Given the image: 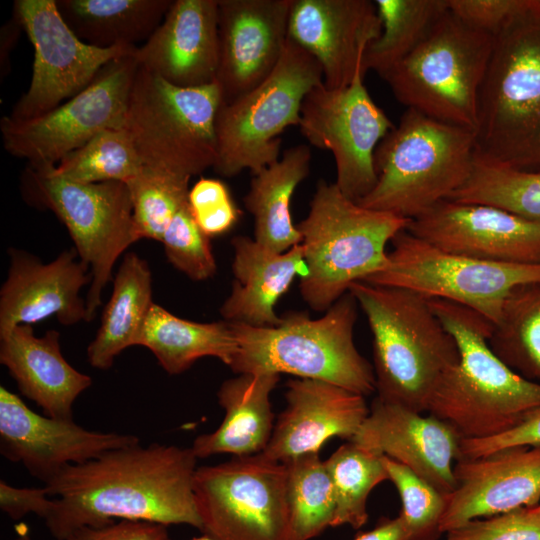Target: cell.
Returning a JSON list of instances; mask_svg holds the SVG:
<instances>
[{
	"label": "cell",
	"instance_id": "obj_1",
	"mask_svg": "<svg viewBox=\"0 0 540 540\" xmlns=\"http://www.w3.org/2000/svg\"><path fill=\"white\" fill-rule=\"evenodd\" d=\"M197 457L191 447L140 443L65 467L44 484L53 507L44 519L57 540L84 526L115 520L201 529L194 495Z\"/></svg>",
	"mask_w": 540,
	"mask_h": 540
},
{
	"label": "cell",
	"instance_id": "obj_2",
	"mask_svg": "<svg viewBox=\"0 0 540 540\" xmlns=\"http://www.w3.org/2000/svg\"><path fill=\"white\" fill-rule=\"evenodd\" d=\"M429 302L459 350L458 362L432 395L429 414L453 426L462 439H485L511 430L540 408V384L520 376L491 349L488 319L454 302Z\"/></svg>",
	"mask_w": 540,
	"mask_h": 540
},
{
	"label": "cell",
	"instance_id": "obj_3",
	"mask_svg": "<svg viewBox=\"0 0 540 540\" xmlns=\"http://www.w3.org/2000/svg\"><path fill=\"white\" fill-rule=\"evenodd\" d=\"M349 292L372 333L377 397L427 412L440 380L458 362L456 340L418 293L364 281Z\"/></svg>",
	"mask_w": 540,
	"mask_h": 540
},
{
	"label": "cell",
	"instance_id": "obj_4",
	"mask_svg": "<svg viewBox=\"0 0 540 540\" xmlns=\"http://www.w3.org/2000/svg\"><path fill=\"white\" fill-rule=\"evenodd\" d=\"M357 305L347 292L317 319L294 312L271 327L229 322L237 344L229 367L237 374L286 373L370 395L376 391L374 369L354 343Z\"/></svg>",
	"mask_w": 540,
	"mask_h": 540
},
{
	"label": "cell",
	"instance_id": "obj_5",
	"mask_svg": "<svg viewBox=\"0 0 540 540\" xmlns=\"http://www.w3.org/2000/svg\"><path fill=\"white\" fill-rule=\"evenodd\" d=\"M475 159L474 131L406 108L377 146L375 186L357 203L415 219L462 187Z\"/></svg>",
	"mask_w": 540,
	"mask_h": 540
},
{
	"label": "cell",
	"instance_id": "obj_6",
	"mask_svg": "<svg viewBox=\"0 0 540 540\" xmlns=\"http://www.w3.org/2000/svg\"><path fill=\"white\" fill-rule=\"evenodd\" d=\"M409 219L366 208L346 197L335 183L320 180L307 216L297 224L307 275L300 278L304 301L327 311L357 281L382 270L386 246Z\"/></svg>",
	"mask_w": 540,
	"mask_h": 540
},
{
	"label": "cell",
	"instance_id": "obj_7",
	"mask_svg": "<svg viewBox=\"0 0 540 540\" xmlns=\"http://www.w3.org/2000/svg\"><path fill=\"white\" fill-rule=\"evenodd\" d=\"M540 133V0L495 34L478 99L476 155L517 167Z\"/></svg>",
	"mask_w": 540,
	"mask_h": 540
},
{
	"label": "cell",
	"instance_id": "obj_8",
	"mask_svg": "<svg viewBox=\"0 0 540 540\" xmlns=\"http://www.w3.org/2000/svg\"><path fill=\"white\" fill-rule=\"evenodd\" d=\"M492 42L491 33L448 7L425 39L382 79L407 108L476 133Z\"/></svg>",
	"mask_w": 540,
	"mask_h": 540
},
{
	"label": "cell",
	"instance_id": "obj_9",
	"mask_svg": "<svg viewBox=\"0 0 540 540\" xmlns=\"http://www.w3.org/2000/svg\"><path fill=\"white\" fill-rule=\"evenodd\" d=\"M222 104L216 81L178 87L139 66L123 128L143 166L193 177L215 163L216 118Z\"/></svg>",
	"mask_w": 540,
	"mask_h": 540
},
{
	"label": "cell",
	"instance_id": "obj_10",
	"mask_svg": "<svg viewBox=\"0 0 540 540\" xmlns=\"http://www.w3.org/2000/svg\"><path fill=\"white\" fill-rule=\"evenodd\" d=\"M322 83L318 61L288 38L273 72L219 109L214 170L224 177L245 169L255 175L276 162L281 157L280 134L289 126L299 125L304 98Z\"/></svg>",
	"mask_w": 540,
	"mask_h": 540
},
{
	"label": "cell",
	"instance_id": "obj_11",
	"mask_svg": "<svg viewBox=\"0 0 540 540\" xmlns=\"http://www.w3.org/2000/svg\"><path fill=\"white\" fill-rule=\"evenodd\" d=\"M27 202L51 210L66 226L91 283L85 299L87 321L101 304L115 262L140 240L128 185L120 181L76 183L53 175L49 164H27L22 175Z\"/></svg>",
	"mask_w": 540,
	"mask_h": 540
},
{
	"label": "cell",
	"instance_id": "obj_12",
	"mask_svg": "<svg viewBox=\"0 0 540 540\" xmlns=\"http://www.w3.org/2000/svg\"><path fill=\"white\" fill-rule=\"evenodd\" d=\"M386 266L364 282L398 287L470 308L495 325L518 286L540 281V264H506L442 250L407 229L391 241Z\"/></svg>",
	"mask_w": 540,
	"mask_h": 540
},
{
	"label": "cell",
	"instance_id": "obj_13",
	"mask_svg": "<svg viewBox=\"0 0 540 540\" xmlns=\"http://www.w3.org/2000/svg\"><path fill=\"white\" fill-rule=\"evenodd\" d=\"M194 495L213 540H294L282 462L259 453L198 467Z\"/></svg>",
	"mask_w": 540,
	"mask_h": 540
},
{
	"label": "cell",
	"instance_id": "obj_14",
	"mask_svg": "<svg viewBox=\"0 0 540 540\" xmlns=\"http://www.w3.org/2000/svg\"><path fill=\"white\" fill-rule=\"evenodd\" d=\"M135 51L106 64L82 92L43 115L27 120L3 116L5 150L29 164L56 165L103 130L123 128L139 67Z\"/></svg>",
	"mask_w": 540,
	"mask_h": 540
},
{
	"label": "cell",
	"instance_id": "obj_15",
	"mask_svg": "<svg viewBox=\"0 0 540 540\" xmlns=\"http://www.w3.org/2000/svg\"><path fill=\"white\" fill-rule=\"evenodd\" d=\"M364 75L358 70L342 88L328 89L323 83L313 88L302 102L298 125L312 146L333 154L335 184L355 202L375 186V150L395 126L371 98Z\"/></svg>",
	"mask_w": 540,
	"mask_h": 540
},
{
	"label": "cell",
	"instance_id": "obj_16",
	"mask_svg": "<svg viewBox=\"0 0 540 540\" xmlns=\"http://www.w3.org/2000/svg\"><path fill=\"white\" fill-rule=\"evenodd\" d=\"M13 12L34 48L29 88L8 115L14 120L55 109L82 92L106 64L137 48L102 49L83 42L64 21L56 0H16Z\"/></svg>",
	"mask_w": 540,
	"mask_h": 540
},
{
	"label": "cell",
	"instance_id": "obj_17",
	"mask_svg": "<svg viewBox=\"0 0 540 540\" xmlns=\"http://www.w3.org/2000/svg\"><path fill=\"white\" fill-rule=\"evenodd\" d=\"M407 230L451 253L497 263L540 264V222L481 203L444 200Z\"/></svg>",
	"mask_w": 540,
	"mask_h": 540
},
{
	"label": "cell",
	"instance_id": "obj_18",
	"mask_svg": "<svg viewBox=\"0 0 540 540\" xmlns=\"http://www.w3.org/2000/svg\"><path fill=\"white\" fill-rule=\"evenodd\" d=\"M138 443L134 435L88 430L73 419L40 415L0 387V452L44 484L69 465Z\"/></svg>",
	"mask_w": 540,
	"mask_h": 540
},
{
	"label": "cell",
	"instance_id": "obj_19",
	"mask_svg": "<svg viewBox=\"0 0 540 540\" xmlns=\"http://www.w3.org/2000/svg\"><path fill=\"white\" fill-rule=\"evenodd\" d=\"M292 0H218L216 82L230 103L264 81L287 41Z\"/></svg>",
	"mask_w": 540,
	"mask_h": 540
},
{
	"label": "cell",
	"instance_id": "obj_20",
	"mask_svg": "<svg viewBox=\"0 0 540 540\" xmlns=\"http://www.w3.org/2000/svg\"><path fill=\"white\" fill-rule=\"evenodd\" d=\"M369 408L352 442L408 467L445 496L455 490L462 437L453 426L377 396Z\"/></svg>",
	"mask_w": 540,
	"mask_h": 540
},
{
	"label": "cell",
	"instance_id": "obj_21",
	"mask_svg": "<svg viewBox=\"0 0 540 540\" xmlns=\"http://www.w3.org/2000/svg\"><path fill=\"white\" fill-rule=\"evenodd\" d=\"M454 476L456 488L445 496L441 534L472 519L538 505L540 444L460 459L454 465Z\"/></svg>",
	"mask_w": 540,
	"mask_h": 540
},
{
	"label": "cell",
	"instance_id": "obj_22",
	"mask_svg": "<svg viewBox=\"0 0 540 540\" xmlns=\"http://www.w3.org/2000/svg\"><path fill=\"white\" fill-rule=\"evenodd\" d=\"M381 29L374 1L292 0L291 3L288 38L318 61L323 85L328 89L349 85L357 71L363 70L366 49L379 37Z\"/></svg>",
	"mask_w": 540,
	"mask_h": 540
},
{
	"label": "cell",
	"instance_id": "obj_23",
	"mask_svg": "<svg viewBox=\"0 0 540 540\" xmlns=\"http://www.w3.org/2000/svg\"><path fill=\"white\" fill-rule=\"evenodd\" d=\"M8 276L0 290V337L20 324L55 315L64 326L87 321L86 302L79 293L91 273L75 248L49 263L22 250L9 249Z\"/></svg>",
	"mask_w": 540,
	"mask_h": 540
},
{
	"label": "cell",
	"instance_id": "obj_24",
	"mask_svg": "<svg viewBox=\"0 0 540 540\" xmlns=\"http://www.w3.org/2000/svg\"><path fill=\"white\" fill-rule=\"evenodd\" d=\"M286 388V408L262 452L273 461L319 453L334 437L351 441L369 414L365 396L329 382L298 378Z\"/></svg>",
	"mask_w": 540,
	"mask_h": 540
},
{
	"label": "cell",
	"instance_id": "obj_25",
	"mask_svg": "<svg viewBox=\"0 0 540 540\" xmlns=\"http://www.w3.org/2000/svg\"><path fill=\"white\" fill-rule=\"evenodd\" d=\"M134 56L141 68L178 87L215 82L218 0H173L160 25Z\"/></svg>",
	"mask_w": 540,
	"mask_h": 540
},
{
	"label": "cell",
	"instance_id": "obj_26",
	"mask_svg": "<svg viewBox=\"0 0 540 540\" xmlns=\"http://www.w3.org/2000/svg\"><path fill=\"white\" fill-rule=\"evenodd\" d=\"M0 362L21 394L53 418L72 419L75 400L92 384L66 361L56 330L37 337L30 324L15 326L0 337Z\"/></svg>",
	"mask_w": 540,
	"mask_h": 540
},
{
	"label": "cell",
	"instance_id": "obj_27",
	"mask_svg": "<svg viewBox=\"0 0 540 540\" xmlns=\"http://www.w3.org/2000/svg\"><path fill=\"white\" fill-rule=\"evenodd\" d=\"M234 249L232 291L220 308L223 319L254 327L278 325L282 318L275 305L294 279L307 275L302 244L278 253L254 238L238 235L231 240Z\"/></svg>",
	"mask_w": 540,
	"mask_h": 540
},
{
	"label": "cell",
	"instance_id": "obj_28",
	"mask_svg": "<svg viewBox=\"0 0 540 540\" xmlns=\"http://www.w3.org/2000/svg\"><path fill=\"white\" fill-rule=\"evenodd\" d=\"M279 380L276 373H245L225 380L217 393L225 417L215 431L195 438L191 448L196 457L262 453L275 425L270 397Z\"/></svg>",
	"mask_w": 540,
	"mask_h": 540
},
{
	"label": "cell",
	"instance_id": "obj_29",
	"mask_svg": "<svg viewBox=\"0 0 540 540\" xmlns=\"http://www.w3.org/2000/svg\"><path fill=\"white\" fill-rule=\"evenodd\" d=\"M311 149L305 144L285 150L273 164L253 175L243 202L254 218V239L282 253L302 241L293 224L290 201L297 186L309 175Z\"/></svg>",
	"mask_w": 540,
	"mask_h": 540
},
{
	"label": "cell",
	"instance_id": "obj_30",
	"mask_svg": "<svg viewBox=\"0 0 540 540\" xmlns=\"http://www.w3.org/2000/svg\"><path fill=\"white\" fill-rule=\"evenodd\" d=\"M136 345L148 348L170 375L181 374L203 357H215L229 366L236 340L227 321L200 323L185 320L153 303Z\"/></svg>",
	"mask_w": 540,
	"mask_h": 540
},
{
	"label": "cell",
	"instance_id": "obj_31",
	"mask_svg": "<svg viewBox=\"0 0 540 540\" xmlns=\"http://www.w3.org/2000/svg\"><path fill=\"white\" fill-rule=\"evenodd\" d=\"M173 0H56L64 21L97 48L138 47L164 19Z\"/></svg>",
	"mask_w": 540,
	"mask_h": 540
},
{
	"label": "cell",
	"instance_id": "obj_32",
	"mask_svg": "<svg viewBox=\"0 0 540 540\" xmlns=\"http://www.w3.org/2000/svg\"><path fill=\"white\" fill-rule=\"evenodd\" d=\"M152 304L149 266L136 253L129 252L114 277L113 291L103 310L100 327L87 348L92 367L109 369L123 350L136 345Z\"/></svg>",
	"mask_w": 540,
	"mask_h": 540
},
{
	"label": "cell",
	"instance_id": "obj_33",
	"mask_svg": "<svg viewBox=\"0 0 540 540\" xmlns=\"http://www.w3.org/2000/svg\"><path fill=\"white\" fill-rule=\"evenodd\" d=\"M381 33L370 43L363 70L383 78L429 34L448 10L447 0H375Z\"/></svg>",
	"mask_w": 540,
	"mask_h": 540
},
{
	"label": "cell",
	"instance_id": "obj_34",
	"mask_svg": "<svg viewBox=\"0 0 540 540\" xmlns=\"http://www.w3.org/2000/svg\"><path fill=\"white\" fill-rule=\"evenodd\" d=\"M489 345L513 371L540 384V281L511 292Z\"/></svg>",
	"mask_w": 540,
	"mask_h": 540
},
{
	"label": "cell",
	"instance_id": "obj_35",
	"mask_svg": "<svg viewBox=\"0 0 540 540\" xmlns=\"http://www.w3.org/2000/svg\"><path fill=\"white\" fill-rule=\"evenodd\" d=\"M335 495L331 527H363L368 521L367 501L371 491L388 480L383 456L348 441L325 460Z\"/></svg>",
	"mask_w": 540,
	"mask_h": 540
},
{
	"label": "cell",
	"instance_id": "obj_36",
	"mask_svg": "<svg viewBox=\"0 0 540 540\" xmlns=\"http://www.w3.org/2000/svg\"><path fill=\"white\" fill-rule=\"evenodd\" d=\"M282 463L294 540L315 538L331 527L336 506L325 461L319 453H306Z\"/></svg>",
	"mask_w": 540,
	"mask_h": 540
},
{
	"label": "cell",
	"instance_id": "obj_37",
	"mask_svg": "<svg viewBox=\"0 0 540 540\" xmlns=\"http://www.w3.org/2000/svg\"><path fill=\"white\" fill-rule=\"evenodd\" d=\"M449 200L497 206L540 222V171H526L476 155L470 177Z\"/></svg>",
	"mask_w": 540,
	"mask_h": 540
},
{
	"label": "cell",
	"instance_id": "obj_38",
	"mask_svg": "<svg viewBox=\"0 0 540 540\" xmlns=\"http://www.w3.org/2000/svg\"><path fill=\"white\" fill-rule=\"evenodd\" d=\"M143 168L135 146L124 128H110L67 154L50 172L76 183L120 181L127 183Z\"/></svg>",
	"mask_w": 540,
	"mask_h": 540
},
{
	"label": "cell",
	"instance_id": "obj_39",
	"mask_svg": "<svg viewBox=\"0 0 540 540\" xmlns=\"http://www.w3.org/2000/svg\"><path fill=\"white\" fill-rule=\"evenodd\" d=\"M191 177L143 166L126 184L133 204L139 238L161 241L175 213L188 202Z\"/></svg>",
	"mask_w": 540,
	"mask_h": 540
},
{
	"label": "cell",
	"instance_id": "obj_40",
	"mask_svg": "<svg viewBox=\"0 0 540 540\" xmlns=\"http://www.w3.org/2000/svg\"><path fill=\"white\" fill-rule=\"evenodd\" d=\"M383 463L401 499L399 516L408 540H438L445 495L401 463L387 456H383Z\"/></svg>",
	"mask_w": 540,
	"mask_h": 540
},
{
	"label": "cell",
	"instance_id": "obj_41",
	"mask_svg": "<svg viewBox=\"0 0 540 540\" xmlns=\"http://www.w3.org/2000/svg\"><path fill=\"white\" fill-rule=\"evenodd\" d=\"M160 242L168 261L190 279L203 281L215 275L210 238L197 225L188 202L175 213Z\"/></svg>",
	"mask_w": 540,
	"mask_h": 540
},
{
	"label": "cell",
	"instance_id": "obj_42",
	"mask_svg": "<svg viewBox=\"0 0 540 540\" xmlns=\"http://www.w3.org/2000/svg\"><path fill=\"white\" fill-rule=\"evenodd\" d=\"M446 534V540H540V510L523 507L472 519Z\"/></svg>",
	"mask_w": 540,
	"mask_h": 540
},
{
	"label": "cell",
	"instance_id": "obj_43",
	"mask_svg": "<svg viewBox=\"0 0 540 540\" xmlns=\"http://www.w3.org/2000/svg\"><path fill=\"white\" fill-rule=\"evenodd\" d=\"M188 203L197 225L209 238L228 232L241 215L227 186L217 179L200 178L189 190Z\"/></svg>",
	"mask_w": 540,
	"mask_h": 540
},
{
	"label": "cell",
	"instance_id": "obj_44",
	"mask_svg": "<svg viewBox=\"0 0 540 540\" xmlns=\"http://www.w3.org/2000/svg\"><path fill=\"white\" fill-rule=\"evenodd\" d=\"M526 3L527 0H448V7L468 24L493 35Z\"/></svg>",
	"mask_w": 540,
	"mask_h": 540
},
{
	"label": "cell",
	"instance_id": "obj_45",
	"mask_svg": "<svg viewBox=\"0 0 540 540\" xmlns=\"http://www.w3.org/2000/svg\"><path fill=\"white\" fill-rule=\"evenodd\" d=\"M539 444L540 408L533 410L517 426L498 436L485 439H462L460 459L478 458L512 446Z\"/></svg>",
	"mask_w": 540,
	"mask_h": 540
},
{
	"label": "cell",
	"instance_id": "obj_46",
	"mask_svg": "<svg viewBox=\"0 0 540 540\" xmlns=\"http://www.w3.org/2000/svg\"><path fill=\"white\" fill-rule=\"evenodd\" d=\"M167 526L154 522L116 520L111 524L84 526L73 531L66 540H165Z\"/></svg>",
	"mask_w": 540,
	"mask_h": 540
},
{
	"label": "cell",
	"instance_id": "obj_47",
	"mask_svg": "<svg viewBox=\"0 0 540 540\" xmlns=\"http://www.w3.org/2000/svg\"><path fill=\"white\" fill-rule=\"evenodd\" d=\"M49 496L45 486L19 488L0 481V508L12 520H20L31 513L46 519L53 507V500Z\"/></svg>",
	"mask_w": 540,
	"mask_h": 540
},
{
	"label": "cell",
	"instance_id": "obj_48",
	"mask_svg": "<svg viewBox=\"0 0 540 540\" xmlns=\"http://www.w3.org/2000/svg\"><path fill=\"white\" fill-rule=\"evenodd\" d=\"M353 540H408V535L398 515L395 518H380L373 529L358 533Z\"/></svg>",
	"mask_w": 540,
	"mask_h": 540
},
{
	"label": "cell",
	"instance_id": "obj_49",
	"mask_svg": "<svg viewBox=\"0 0 540 540\" xmlns=\"http://www.w3.org/2000/svg\"><path fill=\"white\" fill-rule=\"evenodd\" d=\"M24 31L18 16L13 12L12 17L1 28L0 41V76H7L10 71V53L15 47L20 32Z\"/></svg>",
	"mask_w": 540,
	"mask_h": 540
},
{
	"label": "cell",
	"instance_id": "obj_50",
	"mask_svg": "<svg viewBox=\"0 0 540 540\" xmlns=\"http://www.w3.org/2000/svg\"><path fill=\"white\" fill-rule=\"evenodd\" d=\"M513 168L526 171H540V133L519 165Z\"/></svg>",
	"mask_w": 540,
	"mask_h": 540
},
{
	"label": "cell",
	"instance_id": "obj_51",
	"mask_svg": "<svg viewBox=\"0 0 540 540\" xmlns=\"http://www.w3.org/2000/svg\"><path fill=\"white\" fill-rule=\"evenodd\" d=\"M14 540H31V539H30L27 529L24 528L19 531L18 537Z\"/></svg>",
	"mask_w": 540,
	"mask_h": 540
},
{
	"label": "cell",
	"instance_id": "obj_52",
	"mask_svg": "<svg viewBox=\"0 0 540 540\" xmlns=\"http://www.w3.org/2000/svg\"><path fill=\"white\" fill-rule=\"evenodd\" d=\"M165 540H170V539H169V537H168V538L165 539ZM190 540H213V539L210 538L209 536L203 534V535L200 536V537H194V538H192V539H190Z\"/></svg>",
	"mask_w": 540,
	"mask_h": 540
},
{
	"label": "cell",
	"instance_id": "obj_53",
	"mask_svg": "<svg viewBox=\"0 0 540 540\" xmlns=\"http://www.w3.org/2000/svg\"><path fill=\"white\" fill-rule=\"evenodd\" d=\"M536 506H537V508L540 510V503H539L538 505H536Z\"/></svg>",
	"mask_w": 540,
	"mask_h": 540
}]
</instances>
